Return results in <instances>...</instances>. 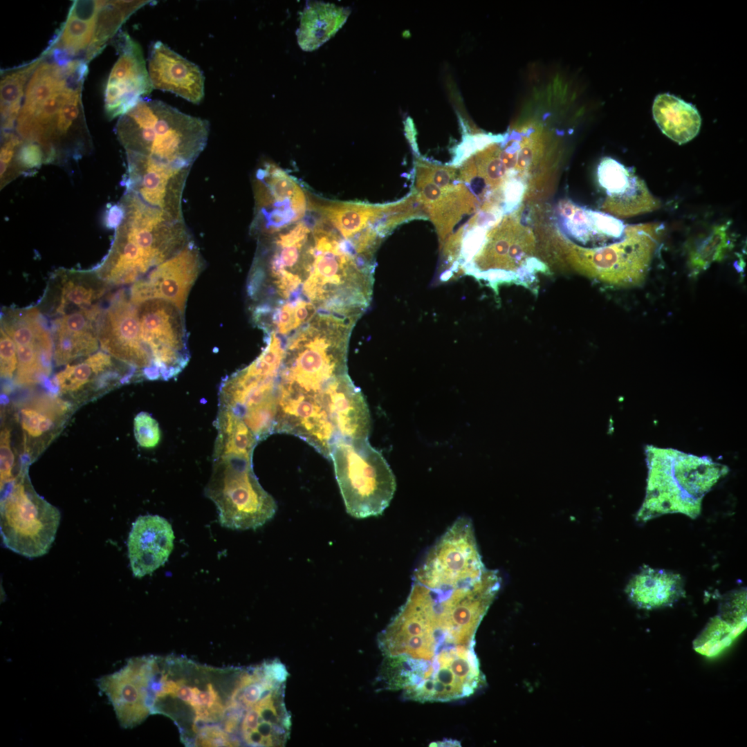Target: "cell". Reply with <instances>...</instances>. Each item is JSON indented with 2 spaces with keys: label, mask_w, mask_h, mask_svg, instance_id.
<instances>
[{
  "label": "cell",
  "mask_w": 747,
  "mask_h": 747,
  "mask_svg": "<svg viewBox=\"0 0 747 747\" xmlns=\"http://www.w3.org/2000/svg\"><path fill=\"white\" fill-rule=\"evenodd\" d=\"M248 677V667L153 655L151 714L171 719L186 746H244L252 711Z\"/></svg>",
  "instance_id": "cell-1"
},
{
  "label": "cell",
  "mask_w": 747,
  "mask_h": 747,
  "mask_svg": "<svg viewBox=\"0 0 747 747\" xmlns=\"http://www.w3.org/2000/svg\"><path fill=\"white\" fill-rule=\"evenodd\" d=\"M304 266L302 297L325 313L356 321L369 306L374 265L315 210Z\"/></svg>",
  "instance_id": "cell-2"
},
{
  "label": "cell",
  "mask_w": 747,
  "mask_h": 747,
  "mask_svg": "<svg viewBox=\"0 0 747 747\" xmlns=\"http://www.w3.org/2000/svg\"><path fill=\"white\" fill-rule=\"evenodd\" d=\"M111 248L93 269L111 286L133 284L192 240L183 216L149 205L125 192Z\"/></svg>",
  "instance_id": "cell-3"
},
{
  "label": "cell",
  "mask_w": 747,
  "mask_h": 747,
  "mask_svg": "<svg viewBox=\"0 0 747 747\" xmlns=\"http://www.w3.org/2000/svg\"><path fill=\"white\" fill-rule=\"evenodd\" d=\"M355 322L317 313L292 333L279 373L278 400H316L348 373V344Z\"/></svg>",
  "instance_id": "cell-4"
},
{
  "label": "cell",
  "mask_w": 747,
  "mask_h": 747,
  "mask_svg": "<svg viewBox=\"0 0 747 747\" xmlns=\"http://www.w3.org/2000/svg\"><path fill=\"white\" fill-rule=\"evenodd\" d=\"M210 124L165 102L142 98L116 123L126 154L142 156L176 169H190L205 147Z\"/></svg>",
  "instance_id": "cell-5"
},
{
  "label": "cell",
  "mask_w": 747,
  "mask_h": 747,
  "mask_svg": "<svg viewBox=\"0 0 747 747\" xmlns=\"http://www.w3.org/2000/svg\"><path fill=\"white\" fill-rule=\"evenodd\" d=\"M471 228L461 243L462 268L496 291L506 284L533 287L538 274L547 270L535 255L531 230L517 214H507L489 228Z\"/></svg>",
  "instance_id": "cell-6"
},
{
  "label": "cell",
  "mask_w": 747,
  "mask_h": 747,
  "mask_svg": "<svg viewBox=\"0 0 747 747\" xmlns=\"http://www.w3.org/2000/svg\"><path fill=\"white\" fill-rule=\"evenodd\" d=\"M45 50L26 86L14 131L24 142L39 145L47 160L58 142L62 109L82 90L88 63L58 49Z\"/></svg>",
  "instance_id": "cell-7"
},
{
  "label": "cell",
  "mask_w": 747,
  "mask_h": 747,
  "mask_svg": "<svg viewBox=\"0 0 747 747\" xmlns=\"http://www.w3.org/2000/svg\"><path fill=\"white\" fill-rule=\"evenodd\" d=\"M645 454L647 485L639 513L643 519L674 512L697 516L704 495L728 471L708 456L673 448L647 445Z\"/></svg>",
  "instance_id": "cell-8"
},
{
  "label": "cell",
  "mask_w": 747,
  "mask_h": 747,
  "mask_svg": "<svg viewBox=\"0 0 747 747\" xmlns=\"http://www.w3.org/2000/svg\"><path fill=\"white\" fill-rule=\"evenodd\" d=\"M252 455L214 445L212 472L205 495L216 505L223 527L256 529L277 511L275 500L255 474Z\"/></svg>",
  "instance_id": "cell-9"
},
{
  "label": "cell",
  "mask_w": 747,
  "mask_h": 747,
  "mask_svg": "<svg viewBox=\"0 0 747 747\" xmlns=\"http://www.w3.org/2000/svg\"><path fill=\"white\" fill-rule=\"evenodd\" d=\"M251 364L221 382L219 406L243 421L258 441L275 434L279 372L285 352L280 337L271 333Z\"/></svg>",
  "instance_id": "cell-10"
},
{
  "label": "cell",
  "mask_w": 747,
  "mask_h": 747,
  "mask_svg": "<svg viewBox=\"0 0 747 747\" xmlns=\"http://www.w3.org/2000/svg\"><path fill=\"white\" fill-rule=\"evenodd\" d=\"M330 459L347 512L358 519L382 514L394 497L396 483L386 459L368 439L338 443Z\"/></svg>",
  "instance_id": "cell-11"
},
{
  "label": "cell",
  "mask_w": 747,
  "mask_h": 747,
  "mask_svg": "<svg viewBox=\"0 0 747 747\" xmlns=\"http://www.w3.org/2000/svg\"><path fill=\"white\" fill-rule=\"evenodd\" d=\"M6 484L9 488L1 501L3 545L29 558L46 554L59 525V510L37 495L24 477Z\"/></svg>",
  "instance_id": "cell-12"
},
{
  "label": "cell",
  "mask_w": 747,
  "mask_h": 747,
  "mask_svg": "<svg viewBox=\"0 0 747 747\" xmlns=\"http://www.w3.org/2000/svg\"><path fill=\"white\" fill-rule=\"evenodd\" d=\"M486 569L472 522L460 517L427 551L413 582L430 588L459 586L479 579Z\"/></svg>",
  "instance_id": "cell-13"
},
{
  "label": "cell",
  "mask_w": 747,
  "mask_h": 747,
  "mask_svg": "<svg viewBox=\"0 0 747 747\" xmlns=\"http://www.w3.org/2000/svg\"><path fill=\"white\" fill-rule=\"evenodd\" d=\"M254 216L250 231L257 238L279 232L302 220L309 206V193L298 181L274 163L256 170Z\"/></svg>",
  "instance_id": "cell-14"
},
{
  "label": "cell",
  "mask_w": 747,
  "mask_h": 747,
  "mask_svg": "<svg viewBox=\"0 0 747 747\" xmlns=\"http://www.w3.org/2000/svg\"><path fill=\"white\" fill-rule=\"evenodd\" d=\"M486 684L474 645L443 650L425 667L414 686L402 694L406 699L424 702H448L468 697Z\"/></svg>",
  "instance_id": "cell-15"
},
{
  "label": "cell",
  "mask_w": 747,
  "mask_h": 747,
  "mask_svg": "<svg viewBox=\"0 0 747 747\" xmlns=\"http://www.w3.org/2000/svg\"><path fill=\"white\" fill-rule=\"evenodd\" d=\"M660 225H627L625 237L601 248L582 249L581 257L589 273L613 284H641L647 274L657 245Z\"/></svg>",
  "instance_id": "cell-16"
},
{
  "label": "cell",
  "mask_w": 747,
  "mask_h": 747,
  "mask_svg": "<svg viewBox=\"0 0 747 747\" xmlns=\"http://www.w3.org/2000/svg\"><path fill=\"white\" fill-rule=\"evenodd\" d=\"M141 336L160 379L177 376L190 360L184 313L161 299L138 305Z\"/></svg>",
  "instance_id": "cell-17"
},
{
  "label": "cell",
  "mask_w": 747,
  "mask_h": 747,
  "mask_svg": "<svg viewBox=\"0 0 747 747\" xmlns=\"http://www.w3.org/2000/svg\"><path fill=\"white\" fill-rule=\"evenodd\" d=\"M99 343L103 351L131 369H141L149 380L160 379L140 331L138 305L120 289L102 311Z\"/></svg>",
  "instance_id": "cell-18"
},
{
  "label": "cell",
  "mask_w": 747,
  "mask_h": 747,
  "mask_svg": "<svg viewBox=\"0 0 747 747\" xmlns=\"http://www.w3.org/2000/svg\"><path fill=\"white\" fill-rule=\"evenodd\" d=\"M1 328L15 345L18 360L16 382L18 384L33 385L50 375L53 338L37 306L3 310Z\"/></svg>",
  "instance_id": "cell-19"
},
{
  "label": "cell",
  "mask_w": 747,
  "mask_h": 747,
  "mask_svg": "<svg viewBox=\"0 0 747 747\" xmlns=\"http://www.w3.org/2000/svg\"><path fill=\"white\" fill-rule=\"evenodd\" d=\"M204 261L193 241L181 250L133 283L130 300L136 305L152 299H161L185 312L188 295L203 270Z\"/></svg>",
  "instance_id": "cell-20"
},
{
  "label": "cell",
  "mask_w": 747,
  "mask_h": 747,
  "mask_svg": "<svg viewBox=\"0 0 747 747\" xmlns=\"http://www.w3.org/2000/svg\"><path fill=\"white\" fill-rule=\"evenodd\" d=\"M116 36L119 57L104 89V111L109 120L126 113L153 89L140 44L127 32Z\"/></svg>",
  "instance_id": "cell-21"
},
{
  "label": "cell",
  "mask_w": 747,
  "mask_h": 747,
  "mask_svg": "<svg viewBox=\"0 0 747 747\" xmlns=\"http://www.w3.org/2000/svg\"><path fill=\"white\" fill-rule=\"evenodd\" d=\"M151 668L152 655L133 657L120 670L98 680L100 690L107 696L122 728H133L151 714Z\"/></svg>",
  "instance_id": "cell-22"
},
{
  "label": "cell",
  "mask_w": 747,
  "mask_h": 747,
  "mask_svg": "<svg viewBox=\"0 0 747 747\" xmlns=\"http://www.w3.org/2000/svg\"><path fill=\"white\" fill-rule=\"evenodd\" d=\"M126 156L125 192L149 205L183 215L182 194L190 169H176L142 156Z\"/></svg>",
  "instance_id": "cell-23"
},
{
  "label": "cell",
  "mask_w": 747,
  "mask_h": 747,
  "mask_svg": "<svg viewBox=\"0 0 747 747\" xmlns=\"http://www.w3.org/2000/svg\"><path fill=\"white\" fill-rule=\"evenodd\" d=\"M111 286L92 270L58 268L50 275L37 306L50 317H60L99 305Z\"/></svg>",
  "instance_id": "cell-24"
},
{
  "label": "cell",
  "mask_w": 747,
  "mask_h": 747,
  "mask_svg": "<svg viewBox=\"0 0 747 747\" xmlns=\"http://www.w3.org/2000/svg\"><path fill=\"white\" fill-rule=\"evenodd\" d=\"M597 181L606 194L602 209L620 217L652 212L660 206L645 182L618 160L603 158L597 167Z\"/></svg>",
  "instance_id": "cell-25"
},
{
  "label": "cell",
  "mask_w": 747,
  "mask_h": 747,
  "mask_svg": "<svg viewBox=\"0 0 747 747\" xmlns=\"http://www.w3.org/2000/svg\"><path fill=\"white\" fill-rule=\"evenodd\" d=\"M148 72L153 89L174 93L194 104H199L204 97L205 78L200 68L160 41L150 46Z\"/></svg>",
  "instance_id": "cell-26"
},
{
  "label": "cell",
  "mask_w": 747,
  "mask_h": 747,
  "mask_svg": "<svg viewBox=\"0 0 747 747\" xmlns=\"http://www.w3.org/2000/svg\"><path fill=\"white\" fill-rule=\"evenodd\" d=\"M175 537L169 522L156 515L139 516L127 540L133 575L141 578L165 564L174 548Z\"/></svg>",
  "instance_id": "cell-27"
},
{
  "label": "cell",
  "mask_w": 747,
  "mask_h": 747,
  "mask_svg": "<svg viewBox=\"0 0 747 747\" xmlns=\"http://www.w3.org/2000/svg\"><path fill=\"white\" fill-rule=\"evenodd\" d=\"M556 219L562 234L584 249L601 248L621 241L627 227L610 214L584 208L570 201L559 203Z\"/></svg>",
  "instance_id": "cell-28"
},
{
  "label": "cell",
  "mask_w": 747,
  "mask_h": 747,
  "mask_svg": "<svg viewBox=\"0 0 747 747\" xmlns=\"http://www.w3.org/2000/svg\"><path fill=\"white\" fill-rule=\"evenodd\" d=\"M399 202L373 204L309 196L311 206L349 241L371 228L385 237L390 232L388 221Z\"/></svg>",
  "instance_id": "cell-29"
},
{
  "label": "cell",
  "mask_w": 747,
  "mask_h": 747,
  "mask_svg": "<svg viewBox=\"0 0 747 747\" xmlns=\"http://www.w3.org/2000/svg\"><path fill=\"white\" fill-rule=\"evenodd\" d=\"M102 310L99 305L57 317L52 324L53 358L57 366L97 352Z\"/></svg>",
  "instance_id": "cell-30"
},
{
  "label": "cell",
  "mask_w": 747,
  "mask_h": 747,
  "mask_svg": "<svg viewBox=\"0 0 747 747\" xmlns=\"http://www.w3.org/2000/svg\"><path fill=\"white\" fill-rule=\"evenodd\" d=\"M626 593L638 607L657 609L675 602L683 593V582L672 571L647 567L629 580Z\"/></svg>",
  "instance_id": "cell-31"
},
{
  "label": "cell",
  "mask_w": 747,
  "mask_h": 747,
  "mask_svg": "<svg viewBox=\"0 0 747 747\" xmlns=\"http://www.w3.org/2000/svg\"><path fill=\"white\" fill-rule=\"evenodd\" d=\"M102 1H73L66 19L48 47L63 51L71 57L85 54L91 45Z\"/></svg>",
  "instance_id": "cell-32"
},
{
  "label": "cell",
  "mask_w": 747,
  "mask_h": 747,
  "mask_svg": "<svg viewBox=\"0 0 747 747\" xmlns=\"http://www.w3.org/2000/svg\"><path fill=\"white\" fill-rule=\"evenodd\" d=\"M349 10L322 1L307 3L297 30V43L305 51H312L330 39L346 22Z\"/></svg>",
  "instance_id": "cell-33"
},
{
  "label": "cell",
  "mask_w": 747,
  "mask_h": 747,
  "mask_svg": "<svg viewBox=\"0 0 747 747\" xmlns=\"http://www.w3.org/2000/svg\"><path fill=\"white\" fill-rule=\"evenodd\" d=\"M477 204L478 200L470 188L459 181L440 187L434 200L423 206L436 228L441 246L454 226L463 216L473 212Z\"/></svg>",
  "instance_id": "cell-34"
},
{
  "label": "cell",
  "mask_w": 747,
  "mask_h": 747,
  "mask_svg": "<svg viewBox=\"0 0 747 747\" xmlns=\"http://www.w3.org/2000/svg\"><path fill=\"white\" fill-rule=\"evenodd\" d=\"M652 113L661 131L679 145L690 141L699 131L701 119L696 107L674 95H658Z\"/></svg>",
  "instance_id": "cell-35"
},
{
  "label": "cell",
  "mask_w": 747,
  "mask_h": 747,
  "mask_svg": "<svg viewBox=\"0 0 747 747\" xmlns=\"http://www.w3.org/2000/svg\"><path fill=\"white\" fill-rule=\"evenodd\" d=\"M121 380L119 371L115 367L113 357L99 351L74 364L67 365L55 376V382L62 394L80 391L91 385H104Z\"/></svg>",
  "instance_id": "cell-36"
},
{
  "label": "cell",
  "mask_w": 747,
  "mask_h": 747,
  "mask_svg": "<svg viewBox=\"0 0 747 747\" xmlns=\"http://www.w3.org/2000/svg\"><path fill=\"white\" fill-rule=\"evenodd\" d=\"M42 58L41 54L39 57L28 63L1 71L0 86L1 132L11 131L15 128L26 86Z\"/></svg>",
  "instance_id": "cell-37"
},
{
  "label": "cell",
  "mask_w": 747,
  "mask_h": 747,
  "mask_svg": "<svg viewBox=\"0 0 747 747\" xmlns=\"http://www.w3.org/2000/svg\"><path fill=\"white\" fill-rule=\"evenodd\" d=\"M151 1H102L98 12L93 37L84 59L87 63L95 57L108 42L118 34L121 26L137 10Z\"/></svg>",
  "instance_id": "cell-38"
},
{
  "label": "cell",
  "mask_w": 747,
  "mask_h": 747,
  "mask_svg": "<svg viewBox=\"0 0 747 747\" xmlns=\"http://www.w3.org/2000/svg\"><path fill=\"white\" fill-rule=\"evenodd\" d=\"M728 246L726 227L716 228L690 253L689 267L692 274L696 275L706 270L714 261L721 260Z\"/></svg>",
  "instance_id": "cell-39"
},
{
  "label": "cell",
  "mask_w": 747,
  "mask_h": 747,
  "mask_svg": "<svg viewBox=\"0 0 747 747\" xmlns=\"http://www.w3.org/2000/svg\"><path fill=\"white\" fill-rule=\"evenodd\" d=\"M1 189L16 178L23 174L20 169L17 154L22 140L14 131L1 132Z\"/></svg>",
  "instance_id": "cell-40"
},
{
  "label": "cell",
  "mask_w": 747,
  "mask_h": 747,
  "mask_svg": "<svg viewBox=\"0 0 747 747\" xmlns=\"http://www.w3.org/2000/svg\"><path fill=\"white\" fill-rule=\"evenodd\" d=\"M414 176L426 179L439 187H447L457 181L459 170L453 165H441L417 158Z\"/></svg>",
  "instance_id": "cell-41"
},
{
  "label": "cell",
  "mask_w": 747,
  "mask_h": 747,
  "mask_svg": "<svg viewBox=\"0 0 747 747\" xmlns=\"http://www.w3.org/2000/svg\"><path fill=\"white\" fill-rule=\"evenodd\" d=\"M133 432L137 443L145 448L156 447L160 439L159 425L147 412H141L135 416Z\"/></svg>",
  "instance_id": "cell-42"
},
{
  "label": "cell",
  "mask_w": 747,
  "mask_h": 747,
  "mask_svg": "<svg viewBox=\"0 0 747 747\" xmlns=\"http://www.w3.org/2000/svg\"><path fill=\"white\" fill-rule=\"evenodd\" d=\"M20 421L22 428L30 436L37 437L48 431L52 425V418L41 411L31 408H24L20 412Z\"/></svg>",
  "instance_id": "cell-43"
},
{
  "label": "cell",
  "mask_w": 747,
  "mask_h": 747,
  "mask_svg": "<svg viewBox=\"0 0 747 747\" xmlns=\"http://www.w3.org/2000/svg\"><path fill=\"white\" fill-rule=\"evenodd\" d=\"M17 356L15 343L5 331L0 332V370L1 376L10 378L17 368Z\"/></svg>",
  "instance_id": "cell-44"
},
{
  "label": "cell",
  "mask_w": 747,
  "mask_h": 747,
  "mask_svg": "<svg viewBox=\"0 0 747 747\" xmlns=\"http://www.w3.org/2000/svg\"><path fill=\"white\" fill-rule=\"evenodd\" d=\"M14 455L10 446V434L7 428L1 432L0 475L1 487L15 479L12 474Z\"/></svg>",
  "instance_id": "cell-45"
},
{
  "label": "cell",
  "mask_w": 747,
  "mask_h": 747,
  "mask_svg": "<svg viewBox=\"0 0 747 747\" xmlns=\"http://www.w3.org/2000/svg\"><path fill=\"white\" fill-rule=\"evenodd\" d=\"M436 746H459L460 742L453 739H445L443 741H438L436 743Z\"/></svg>",
  "instance_id": "cell-46"
},
{
  "label": "cell",
  "mask_w": 747,
  "mask_h": 747,
  "mask_svg": "<svg viewBox=\"0 0 747 747\" xmlns=\"http://www.w3.org/2000/svg\"><path fill=\"white\" fill-rule=\"evenodd\" d=\"M402 203H403V199H402ZM402 203H401V204H402ZM400 206H401V205H400ZM399 208H398V209H399ZM397 210H396V211H397ZM394 214H393V215H394ZM393 215H392V216H393ZM391 218H392V217H391ZM391 228H392V229H394V228H393V226H392V224H391Z\"/></svg>",
  "instance_id": "cell-47"
}]
</instances>
